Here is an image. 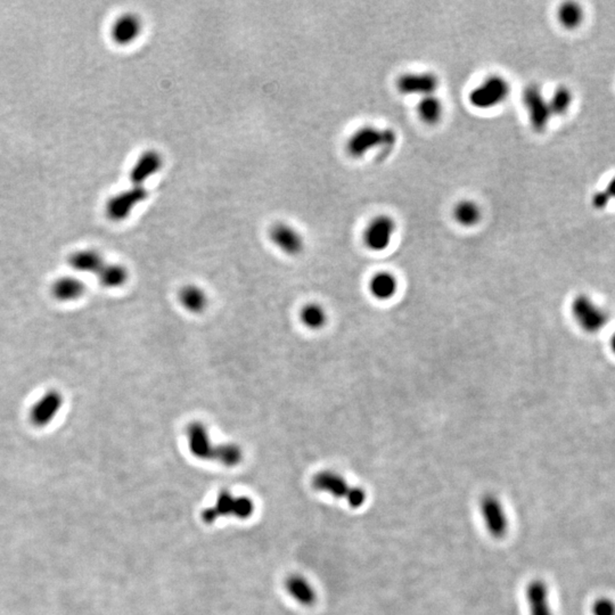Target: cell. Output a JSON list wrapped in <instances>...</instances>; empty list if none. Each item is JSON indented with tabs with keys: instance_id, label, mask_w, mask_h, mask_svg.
<instances>
[{
	"instance_id": "cell-1",
	"label": "cell",
	"mask_w": 615,
	"mask_h": 615,
	"mask_svg": "<svg viewBox=\"0 0 615 615\" xmlns=\"http://www.w3.org/2000/svg\"><path fill=\"white\" fill-rule=\"evenodd\" d=\"M315 490L331 494L337 499L346 500L352 508H360L367 500L366 491L360 487H352L341 474L334 470H320L313 477Z\"/></svg>"
},
{
	"instance_id": "cell-2",
	"label": "cell",
	"mask_w": 615,
	"mask_h": 615,
	"mask_svg": "<svg viewBox=\"0 0 615 615\" xmlns=\"http://www.w3.org/2000/svg\"><path fill=\"white\" fill-rule=\"evenodd\" d=\"M398 136L392 129L365 125L352 134L346 143V152L353 158H362L373 149H392Z\"/></svg>"
},
{
	"instance_id": "cell-3",
	"label": "cell",
	"mask_w": 615,
	"mask_h": 615,
	"mask_svg": "<svg viewBox=\"0 0 615 615\" xmlns=\"http://www.w3.org/2000/svg\"><path fill=\"white\" fill-rule=\"evenodd\" d=\"M256 505L253 499L247 496H234L229 490L218 494L213 506L205 508L201 513L202 521L212 524L221 517H233L238 520H247L254 514Z\"/></svg>"
},
{
	"instance_id": "cell-4",
	"label": "cell",
	"mask_w": 615,
	"mask_h": 615,
	"mask_svg": "<svg viewBox=\"0 0 615 615\" xmlns=\"http://www.w3.org/2000/svg\"><path fill=\"white\" fill-rule=\"evenodd\" d=\"M570 311L576 325L588 334L602 332L609 322V311L588 294L576 295Z\"/></svg>"
},
{
	"instance_id": "cell-5",
	"label": "cell",
	"mask_w": 615,
	"mask_h": 615,
	"mask_svg": "<svg viewBox=\"0 0 615 615\" xmlns=\"http://www.w3.org/2000/svg\"><path fill=\"white\" fill-rule=\"evenodd\" d=\"M510 95L508 80L501 76H491L470 92L468 99L475 109L490 110L506 102Z\"/></svg>"
},
{
	"instance_id": "cell-6",
	"label": "cell",
	"mask_w": 615,
	"mask_h": 615,
	"mask_svg": "<svg viewBox=\"0 0 615 615\" xmlns=\"http://www.w3.org/2000/svg\"><path fill=\"white\" fill-rule=\"evenodd\" d=\"M479 510L489 534L494 539H503L508 531V517L499 498L494 494H484L479 503Z\"/></svg>"
},
{
	"instance_id": "cell-7",
	"label": "cell",
	"mask_w": 615,
	"mask_h": 615,
	"mask_svg": "<svg viewBox=\"0 0 615 615\" xmlns=\"http://www.w3.org/2000/svg\"><path fill=\"white\" fill-rule=\"evenodd\" d=\"M523 103L531 127L536 132L546 130L553 114L550 111L548 99L545 98L541 89L536 85L528 86L523 92Z\"/></svg>"
},
{
	"instance_id": "cell-8",
	"label": "cell",
	"mask_w": 615,
	"mask_h": 615,
	"mask_svg": "<svg viewBox=\"0 0 615 615\" xmlns=\"http://www.w3.org/2000/svg\"><path fill=\"white\" fill-rule=\"evenodd\" d=\"M148 191L143 186H134L110 198L106 205V214L112 221H123L130 216L132 210L145 201Z\"/></svg>"
},
{
	"instance_id": "cell-9",
	"label": "cell",
	"mask_w": 615,
	"mask_h": 615,
	"mask_svg": "<svg viewBox=\"0 0 615 615\" xmlns=\"http://www.w3.org/2000/svg\"><path fill=\"white\" fill-rule=\"evenodd\" d=\"M395 231L397 224L393 218L386 214L377 216L369 222L364 233L366 247L374 252L386 250L391 244Z\"/></svg>"
},
{
	"instance_id": "cell-10",
	"label": "cell",
	"mask_w": 615,
	"mask_h": 615,
	"mask_svg": "<svg viewBox=\"0 0 615 615\" xmlns=\"http://www.w3.org/2000/svg\"><path fill=\"white\" fill-rule=\"evenodd\" d=\"M63 395L56 390H50L40 397L30 410V421L36 428L52 424L62 409Z\"/></svg>"
},
{
	"instance_id": "cell-11",
	"label": "cell",
	"mask_w": 615,
	"mask_h": 615,
	"mask_svg": "<svg viewBox=\"0 0 615 615\" xmlns=\"http://www.w3.org/2000/svg\"><path fill=\"white\" fill-rule=\"evenodd\" d=\"M440 81L433 72L406 73L397 80V88L402 95L426 96L435 95Z\"/></svg>"
},
{
	"instance_id": "cell-12",
	"label": "cell",
	"mask_w": 615,
	"mask_h": 615,
	"mask_svg": "<svg viewBox=\"0 0 615 615\" xmlns=\"http://www.w3.org/2000/svg\"><path fill=\"white\" fill-rule=\"evenodd\" d=\"M186 435L188 449L195 458L201 461H213L217 444L212 442L209 430L202 421H193L188 425Z\"/></svg>"
},
{
	"instance_id": "cell-13",
	"label": "cell",
	"mask_w": 615,
	"mask_h": 615,
	"mask_svg": "<svg viewBox=\"0 0 615 615\" xmlns=\"http://www.w3.org/2000/svg\"><path fill=\"white\" fill-rule=\"evenodd\" d=\"M269 237L276 247L289 256H298L304 249L302 235L290 225L276 224L271 227Z\"/></svg>"
},
{
	"instance_id": "cell-14",
	"label": "cell",
	"mask_w": 615,
	"mask_h": 615,
	"mask_svg": "<svg viewBox=\"0 0 615 615\" xmlns=\"http://www.w3.org/2000/svg\"><path fill=\"white\" fill-rule=\"evenodd\" d=\"M525 599L530 615H554L550 604V588L543 580L533 579L528 583Z\"/></svg>"
},
{
	"instance_id": "cell-15",
	"label": "cell",
	"mask_w": 615,
	"mask_h": 615,
	"mask_svg": "<svg viewBox=\"0 0 615 615\" xmlns=\"http://www.w3.org/2000/svg\"><path fill=\"white\" fill-rule=\"evenodd\" d=\"M163 167L161 154L155 151H146L139 156L130 172V180L134 186H143L144 183L156 175Z\"/></svg>"
},
{
	"instance_id": "cell-16",
	"label": "cell",
	"mask_w": 615,
	"mask_h": 615,
	"mask_svg": "<svg viewBox=\"0 0 615 615\" xmlns=\"http://www.w3.org/2000/svg\"><path fill=\"white\" fill-rule=\"evenodd\" d=\"M142 21L134 14H125L118 17L112 27V39L118 45L125 46L134 43L142 32Z\"/></svg>"
},
{
	"instance_id": "cell-17",
	"label": "cell",
	"mask_w": 615,
	"mask_h": 615,
	"mask_svg": "<svg viewBox=\"0 0 615 615\" xmlns=\"http://www.w3.org/2000/svg\"><path fill=\"white\" fill-rule=\"evenodd\" d=\"M287 594L300 605L311 606L316 603L317 592L313 585L302 574H291L285 580Z\"/></svg>"
},
{
	"instance_id": "cell-18",
	"label": "cell",
	"mask_w": 615,
	"mask_h": 615,
	"mask_svg": "<svg viewBox=\"0 0 615 615\" xmlns=\"http://www.w3.org/2000/svg\"><path fill=\"white\" fill-rule=\"evenodd\" d=\"M86 292L83 282L76 277H62L53 284L52 293L61 302H71L80 299Z\"/></svg>"
},
{
	"instance_id": "cell-19",
	"label": "cell",
	"mask_w": 615,
	"mask_h": 615,
	"mask_svg": "<svg viewBox=\"0 0 615 615\" xmlns=\"http://www.w3.org/2000/svg\"><path fill=\"white\" fill-rule=\"evenodd\" d=\"M69 264L78 273L97 275L105 264V260L97 251L81 250L70 257Z\"/></svg>"
},
{
	"instance_id": "cell-20",
	"label": "cell",
	"mask_w": 615,
	"mask_h": 615,
	"mask_svg": "<svg viewBox=\"0 0 615 615\" xmlns=\"http://www.w3.org/2000/svg\"><path fill=\"white\" fill-rule=\"evenodd\" d=\"M179 302L188 313H201L209 304V298L205 291L198 285H186L179 292Z\"/></svg>"
},
{
	"instance_id": "cell-21",
	"label": "cell",
	"mask_w": 615,
	"mask_h": 615,
	"mask_svg": "<svg viewBox=\"0 0 615 615\" xmlns=\"http://www.w3.org/2000/svg\"><path fill=\"white\" fill-rule=\"evenodd\" d=\"M96 276L102 286L106 289H118L127 283L129 273L127 268L121 264L105 262Z\"/></svg>"
},
{
	"instance_id": "cell-22",
	"label": "cell",
	"mask_w": 615,
	"mask_h": 615,
	"mask_svg": "<svg viewBox=\"0 0 615 615\" xmlns=\"http://www.w3.org/2000/svg\"><path fill=\"white\" fill-rule=\"evenodd\" d=\"M418 116L428 125H437L444 116V104L435 95L421 97L417 105Z\"/></svg>"
},
{
	"instance_id": "cell-23",
	"label": "cell",
	"mask_w": 615,
	"mask_h": 615,
	"mask_svg": "<svg viewBox=\"0 0 615 615\" xmlns=\"http://www.w3.org/2000/svg\"><path fill=\"white\" fill-rule=\"evenodd\" d=\"M243 449L233 442H224L216 446L213 461L226 468H235L243 461Z\"/></svg>"
},
{
	"instance_id": "cell-24",
	"label": "cell",
	"mask_w": 615,
	"mask_h": 615,
	"mask_svg": "<svg viewBox=\"0 0 615 615\" xmlns=\"http://www.w3.org/2000/svg\"><path fill=\"white\" fill-rule=\"evenodd\" d=\"M369 287L376 299L388 300L397 292L398 282L391 273H379L373 277Z\"/></svg>"
},
{
	"instance_id": "cell-25",
	"label": "cell",
	"mask_w": 615,
	"mask_h": 615,
	"mask_svg": "<svg viewBox=\"0 0 615 615\" xmlns=\"http://www.w3.org/2000/svg\"><path fill=\"white\" fill-rule=\"evenodd\" d=\"M482 212L477 202L465 200L454 207L455 220L464 227H473L480 222Z\"/></svg>"
},
{
	"instance_id": "cell-26",
	"label": "cell",
	"mask_w": 615,
	"mask_h": 615,
	"mask_svg": "<svg viewBox=\"0 0 615 615\" xmlns=\"http://www.w3.org/2000/svg\"><path fill=\"white\" fill-rule=\"evenodd\" d=\"M300 320L306 329H320L326 325L327 322V313L325 309L320 304L317 303H309L306 306H303L300 313Z\"/></svg>"
},
{
	"instance_id": "cell-27",
	"label": "cell",
	"mask_w": 615,
	"mask_h": 615,
	"mask_svg": "<svg viewBox=\"0 0 615 615\" xmlns=\"http://www.w3.org/2000/svg\"><path fill=\"white\" fill-rule=\"evenodd\" d=\"M559 23L566 29H576L583 22V10L579 3H564L557 12Z\"/></svg>"
},
{
	"instance_id": "cell-28",
	"label": "cell",
	"mask_w": 615,
	"mask_h": 615,
	"mask_svg": "<svg viewBox=\"0 0 615 615\" xmlns=\"http://www.w3.org/2000/svg\"><path fill=\"white\" fill-rule=\"evenodd\" d=\"M573 96L572 92L566 87H559L554 92L553 96L550 97V107L553 116H563L569 111L570 107L572 105Z\"/></svg>"
},
{
	"instance_id": "cell-29",
	"label": "cell",
	"mask_w": 615,
	"mask_h": 615,
	"mask_svg": "<svg viewBox=\"0 0 615 615\" xmlns=\"http://www.w3.org/2000/svg\"><path fill=\"white\" fill-rule=\"evenodd\" d=\"M592 615H615V602L609 597H599L592 605Z\"/></svg>"
},
{
	"instance_id": "cell-30",
	"label": "cell",
	"mask_w": 615,
	"mask_h": 615,
	"mask_svg": "<svg viewBox=\"0 0 615 615\" xmlns=\"http://www.w3.org/2000/svg\"><path fill=\"white\" fill-rule=\"evenodd\" d=\"M611 201L609 200V196L607 193H606L605 189L604 191H597L592 196V205L594 207H597V209H604L606 205H609V202Z\"/></svg>"
},
{
	"instance_id": "cell-31",
	"label": "cell",
	"mask_w": 615,
	"mask_h": 615,
	"mask_svg": "<svg viewBox=\"0 0 615 615\" xmlns=\"http://www.w3.org/2000/svg\"><path fill=\"white\" fill-rule=\"evenodd\" d=\"M605 191L606 193L609 194V200H611V201H612V200H615V177L613 178L612 180L609 181Z\"/></svg>"
},
{
	"instance_id": "cell-32",
	"label": "cell",
	"mask_w": 615,
	"mask_h": 615,
	"mask_svg": "<svg viewBox=\"0 0 615 615\" xmlns=\"http://www.w3.org/2000/svg\"><path fill=\"white\" fill-rule=\"evenodd\" d=\"M609 348H611V350L615 355V332L613 333L612 337L609 340Z\"/></svg>"
}]
</instances>
